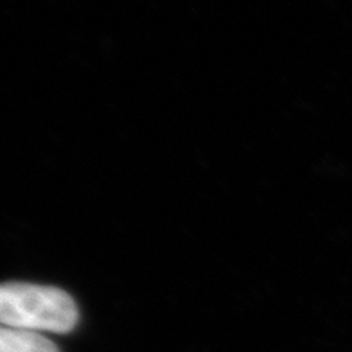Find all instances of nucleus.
I'll list each match as a JSON object with an SVG mask.
<instances>
[{
    "mask_svg": "<svg viewBox=\"0 0 352 352\" xmlns=\"http://www.w3.org/2000/svg\"><path fill=\"white\" fill-rule=\"evenodd\" d=\"M79 311L74 298L60 287L25 283L0 284V324L33 333H69Z\"/></svg>",
    "mask_w": 352,
    "mask_h": 352,
    "instance_id": "nucleus-1",
    "label": "nucleus"
},
{
    "mask_svg": "<svg viewBox=\"0 0 352 352\" xmlns=\"http://www.w3.org/2000/svg\"><path fill=\"white\" fill-rule=\"evenodd\" d=\"M0 352H60L42 333L0 324Z\"/></svg>",
    "mask_w": 352,
    "mask_h": 352,
    "instance_id": "nucleus-2",
    "label": "nucleus"
}]
</instances>
